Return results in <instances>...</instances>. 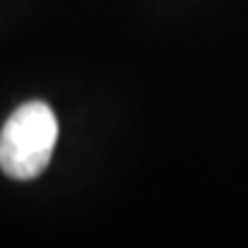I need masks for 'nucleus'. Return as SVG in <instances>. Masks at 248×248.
Listing matches in <instances>:
<instances>
[{
    "label": "nucleus",
    "mask_w": 248,
    "mask_h": 248,
    "mask_svg": "<svg viewBox=\"0 0 248 248\" xmlns=\"http://www.w3.org/2000/svg\"><path fill=\"white\" fill-rule=\"evenodd\" d=\"M59 119L46 101H26L8 117L0 132V170L13 180H36L48 167Z\"/></svg>",
    "instance_id": "1"
}]
</instances>
